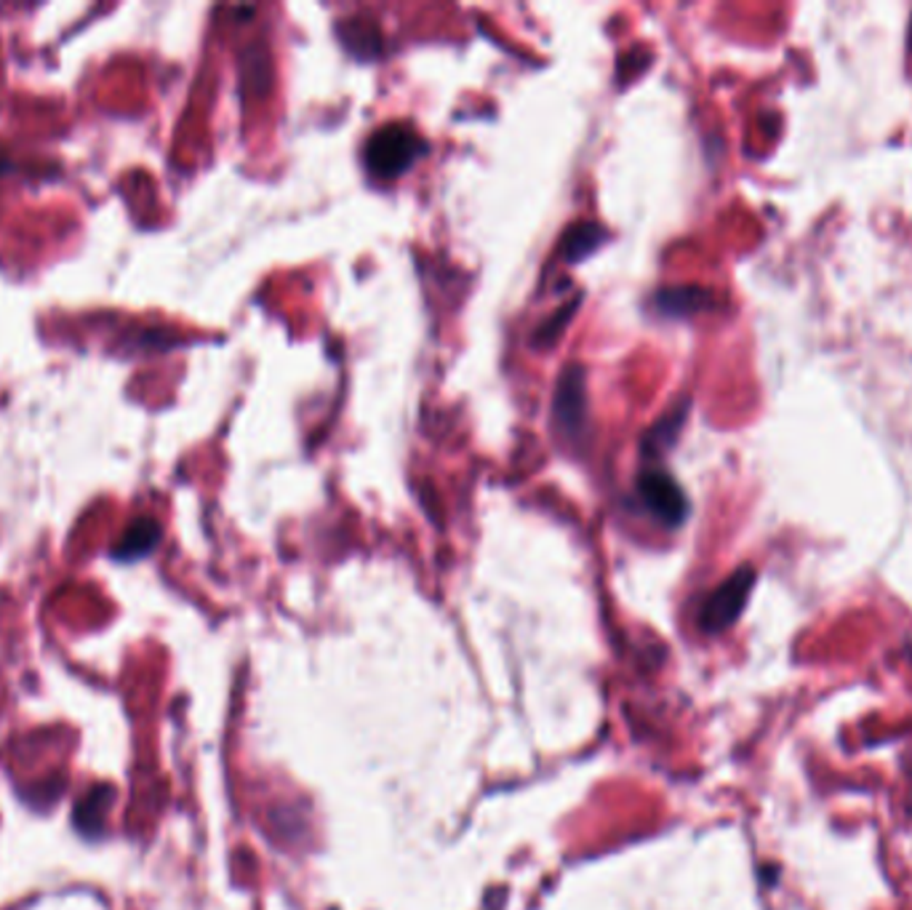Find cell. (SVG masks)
I'll use <instances>...</instances> for the list:
<instances>
[{"label": "cell", "mask_w": 912, "mask_h": 910, "mask_svg": "<svg viewBox=\"0 0 912 910\" xmlns=\"http://www.w3.org/2000/svg\"><path fill=\"white\" fill-rule=\"evenodd\" d=\"M424 153H428V141L419 137L411 126L390 124L371 134L366 145V166L376 177L395 179L409 172Z\"/></svg>", "instance_id": "cell-1"}, {"label": "cell", "mask_w": 912, "mask_h": 910, "mask_svg": "<svg viewBox=\"0 0 912 910\" xmlns=\"http://www.w3.org/2000/svg\"><path fill=\"white\" fill-rule=\"evenodd\" d=\"M755 588V569L753 566H739L732 577L707 596L705 606L699 611V628L705 633H723L739 619L742 609L747 606L749 593Z\"/></svg>", "instance_id": "cell-2"}, {"label": "cell", "mask_w": 912, "mask_h": 910, "mask_svg": "<svg viewBox=\"0 0 912 910\" xmlns=\"http://www.w3.org/2000/svg\"><path fill=\"white\" fill-rule=\"evenodd\" d=\"M638 495L648 513L657 518L659 524L680 526L688 518V500L684 489L678 487L673 476L661 473V470H644L638 478Z\"/></svg>", "instance_id": "cell-3"}, {"label": "cell", "mask_w": 912, "mask_h": 910, "mask_svg": "<svg viewBox=\"0 0 912 910\" xmlns=\"http://www.w3.org/2000/svg\"><path fill=\"white\" fill-rule=\"evenodd\" d=\"M552 407H556V420L566 433L569 436L582 433L587 414V390L582 366H569L560 374Z\"/></svg>", "instance_id": "cell-4"}, {"label": "cell", "mask_w": 912, "mask_h": 910, "mask_svg": "<svg viewBox=\"0 0 912 910\" xmlns=\"http://www.w3.org/2000/svg\"><path fill=\"white\" fill-rule=\"evenodd\" d=\"M115 801V787L112 785H94L89 793L76 804V812H72V822L86 839H99L105 833V822L107 814H110Z\"/></svg>", "instance_id": "cell-5"}, {"label": "cell", "mask_w": 912, "mask_h": 910, "mask_svg": "<svg viewBox=\"0 0 912 910\" xmlns=\"http://www.w3.org/2000/svg\"><path fill=\"white\" fill-rule=\"evenodd\" d=\"M158 542L160 524L155 521V518H137L112 548V558L115 561H139V558L150 556V552L158 548Z\"/></svg>", "instance_id": "cell-6"}, {"label": "cell", "mask_w": 912, "mask_h": 910, "mask_svg": "<svg viewBox=\"0 0 912 910\" xmlns=\"http://www.w3.org/2000/svg\"><path fill=\"white\" fill-rule=\"evenodd\" d=\"M654 305L661 315H673V319H686V315L699 313L713 305V294L707 288L699 286H675V288H661V292L654 296Z\"/></svg>", "instance_id": "cell-7"}, {"label": "cell", "mask_w": 912, "mask_h": 910, "mask_svg": "<svg viewBox=\"0 0 912 910\" xmlns=\"http://www.w3.org/2000/svg\"><path fill=\"white\" fill-rule=\"evenodd\" d=\"M606 241V231L598 222H577L563 235L566 262H582Z\"/></svg>", "instance_id": "cell-8"}, {"label": "cell", "mask_w": 912, "mask_h": 910, "mask_svg": "<svg viewBox=\"0 0 912 910\" xmlns=\"http://www.w3.org/2000/svg\"><path fill=\"white\" fill-rule=\"evenodd\" d=\"M340 38H342V43L361 59L376 57L382 49V38H380V30H376V25L363 22V19H350V22H342Z\"/></svg>", "instance_id": "cell-9"}, {"label": "cell", "mask_w": 912, "mask_h": 910, "mask_svg": "<svg viewBox=\"0 0 912 910\" xmlns=\"http://www.w3.org/2000/svg\"><path fill=\"white\" fill-rule=\"evenodd\" d=\"M686 417H688V401H680L678 407L667 411V414L661 417V420L654 424L651 430H648V436H646L648 454H659V451L670 449L675 443V438H678L680 430H684Z\"/></svg>", "instance_id": "cell-10"}, {"label": "cell", "mask_w": 912, "mask_h": 910, "mask_svg": "<svg viewBox=\"0 0 912 910\" xmlns=\"http://www.w3.org/2000/svg\"><path fill=\"white\" fill-rule=\"evenodd\" d=\"M577 305H579V302H571V305L566 307V310H558V313H556V319H552L550 323H547V326L542 329V332H539L537 340H545V345H552V340H556V336L560 334V329L566 326V321L571 319V315H573V310H577Z\"/></svg>", "instance_id": "cell-11"}, {"label": "cell", "mask_w": 912, "mask_h": 910, "mask_svg": "<svg viewBox=\"0 0 912 910\" xmlns=\"http://www.w3.org/2000/svg\"><path fill=\"white\" fill-rule=\"evenodd\" d=\"M910 49H912V25H910Z\"/></svg>", "instance_id": "cell-12"}]
</instances>
